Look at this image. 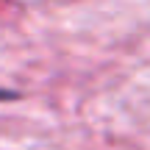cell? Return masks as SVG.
Masks as SVG:
<instances>
[]
</instances>
